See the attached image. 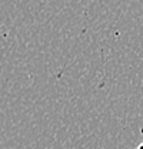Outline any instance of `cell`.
<instances>
[{
	"mask_svg": "<svg viewBox=\"0 0 143 149\" xmlns=\"http://www.w3.org/2000/svg\"><path fill=\"white\" fill-rule=\"evenodd\" d=\"M136 149H143V142H140V143L137 145V148H136Z\"/></svg>",
	"mask_w": 143,
	"mask_h": 149,
	"instance_id": "1",
	"label": "cell"
}]
</instances>
